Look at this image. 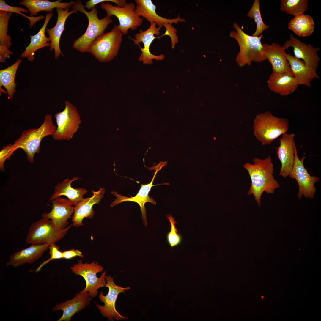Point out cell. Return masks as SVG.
I'll use <instances>...</instances> for the list:
<instances>
[{
  "label": "cell",
  "instance_id": "cell-21",
  "mask_svg": "<svg viewBox=\"0 0 321 321\" xmlns=\"http://www.w3.org/2000/svg\"><path fill=\"white\" fill-rule=\"evenodd\" d=\"M136 4L135 10L136 14L141 16L150 24L155 23L158 27L161 28L165 23L171 24L178 22H185V19L179 16L174 19L164 18L159 15L156 12V7L151 0H135Z\"/></svg>",
  "mask_w": 321,
  "mask_h": 321
},
{
  "label": "cell",
  "instance_id": "cell-24",
  "mask_svg": "<svg viewBox=\"0 0 321 321\" xmlns=\"http://www.w3.org/2000/svg\"><path fill=\"white\" fill-rule=\"evenodd\" d=\"M31 245L30 246L12 254L6 266L16 267L26 263H33L42 256L49 246L45 244Z\"/></svg>",
  "mask_w": 321,
  "mask_h": 321
},
{
  "label": "cell",
  "instance_id": "cell-32",
  "mask_svg": "<svg viewBox=\"0 0 321 321\" xmlns=\"http://www.w3.org/2000/svg\"><path fill=\"white\" fill-rule=\"evenodd\" d=\"M247 15L253 19L256 24V29L255 32L252 34V36H259L264 31L269 28V26L265 24L262 19L260 11L259 0L254 1L252 6Z\"/></svg>",
  "mask_w": 321,
  "mask_h": 321
},
{
  "label": "cell",
  "instance_id": "cell-31",
  "mask_svg": "<svg viewBox=\"0 0 321 321\" xmlns=\"http://www.w3.org/2000/svg\"><path fill=\"white\" fill-rule=\"evenodd\" d=\"M308 0H282L280 10L282 11L295 16L304 13L307 10Z\"/></svg>",
  "mask_w": 321,
  "mask_h": 321
},
{
  "label": "cell",
  "instance_id": "cell-13",
  "mask_svg": "<svg viewBox=\"0 0 321 321\" xmlns=\"http://www.w3.org/2000/svg\"><path fill=\"white\" fill-rule=\"evenodd\" d=\"M167 163L166 161H162L160 162L155 166L152 167L153 168L152 169H155L156 171L155 172L154 175L151 182L148 184L141 185L140 189L135 196L128 197L124 196H122L120 194H118L115 191H112L111 193L115 196L117 197V198L111 203L110 206L113 207L125 201H130L136 202L139 204L140 207V209L142 213L141 217L143 222L144 226H147V218L145 204L146 203L148 202H150L154 205H155L156 204V202L154 199L149 195V193L152 186L160 184H169L168 183H166L156 185H153V180L158 172L160 170L163 166L167 165Z\"/></svg>",
  "mask_w": 321,
  "mask_h": 321
},
{
  "label": "cell",
  "instance_id": "cell-11",
  "mask_svg": "<svg viewBox=\"0 0 321 321\" xmlns=\"http://www.w3.org/2000/svg\"><path fill=\"white\" fill-rule=\"evenodd\" d=\"M306 158L304 156L300 159L297 148H295L294 163L289 175L297 182L299 188L297 196L299 199L303 196L306 198H314L316 189L315 184L320 180L319 177L311 176L308 173L304 164V161Z\"/></svg>",
  "mask_w": 321,
  "mask_h": 321
},
{
  "label": "cell",
  "instance_id": "cell-9",
  "mask_svg": "<svg viewBox=\"0 0 321 321\" xmlns=\"http://www.w3.org/2000/svg\"><path fill=\"white\" fill-rule=\"evenodd\" d=\"M70 268L73 273L80 275L84 278L86 286L80 292H88L91 298L97 295L98 289L106 287V272H103L99 278L97 276V273L102 272L103 270V267L98 262L94 261L89 263H83L82 261L80 260Z\"/></svg>",
  "mask_w": 321,
  "mask_h": 321
},
{
  "label": "cell",
  "instance_id": "cell-40",
  "mask_svg": "<svg viewBox=\"0 0 321 321\" xmlns=\"http://www.w3.org/2000/svg\"><path fill=\"white\" fill-rule=\"evenodd\" d=\"M62 254L63 258L66 259H70L77 256L81 258L84 257L81 252L77 249H74L64 251L62 252Z\"/></svg>",
  "mask_w": 321,
  "mask_h": 321
},
{
  "label": "cell",
  "instance_id": "cell-4",
  "mask_svg": "<svg viewBox=\"0 0 321 321\" xmlns=\"http://www.w3.org/2000/svg\"><path fill=\"white\" fill-rule=\"evenodd\" d=\"M56 129L53 123L52 116L47 114L39 128L23 130L19 137L15 141L13 146L15 150L18 148L22 149L26 154L28 161L33 163L35 154L40 152V143L43 138L52 136Z\"/></svg>",
  "mask_w": 321,
  "mask_h": 321
},
{
  "label": "cell",
  "instance_id": "cell-26",
  "mask_svg": "<svg viewBox=\"0 0 321 321\" xmlns=\"http://www.w3.org/2000/svg\"><path fill=\"white\" fill-rule=\"evenodd\" d=\"M54 14L52 12H47L46 15L44 23L38 33L34 35H30V43L26 48L25 50L21 54L20 58H27L30 62H33L35 59V52L38 50L46 47H50L51 39L45 35L46 26Z\"/></svg>",
  "mask_w": 321,
  "mask_h": 321
},
{
  "label": "cell",
  "instance_id": "cell-10",
  "mask_svg": "<svg viewBox=\"0 0 321 321\" xmlns=\"http://www.w3.org/2000/svg\"><path fill=\"white\" fill-rule=\"evenodd\" d=\"M100 7L106 12L107 16L111 17L114 15L117 17L119 22L118 27L123 35L127 34L130 29H136L143 23L144 19L135 13L136 7L133 3H127L125 6L120 7L109 2H103Z\"/></svg>",
  "mask_w": 321,
  "mask_h": 321
},
{
  "label": "cell",
  "instance_id": "cell-3",
  "mask_svg": "<svg viewBox=\"0 0 321 321\" xmlns=\"http://www.w3.org/2000/svg\"><path fill=\"white\" fill-rule=\"evenodd\" d=\"M233 27L236 31H231L229 36L236 40L239 45L240 51L237 55L236 61L240 66L250 65L253 61L261 62L267 60L261 41L263 37L262 34L258 37L249 35L235 23Z\"/></svg>",
  "mask_w": 321,
  "mask_h": 321
},
{
  "label": "cell",
  "instance_id": "cell-36",
  "mask_svg": "<svg viewBox=\"0 0 321 321\" xmlns=\"http://www.w3.org/2000/svg\"><path fill=\"white\" fill-rule=\"evenodd\" d=\"M15 151L13 144H9L3 147L0 152V169L1 171L4 169V164L7 159H9Z\"/></svg>",
  "mask_w": 321,
  "mask_h": 321
},
{
  "label": "cell",
  "instance_id": "cell-33",
  "mask_svg": "<svg viewBox=\"0 0 321 321\" xmlns=\"http://www.w3.org/2000/svg\"><path fill=\"white\" fill-rule=\"evenodd\" d=\"M12 13L0 11V45L10 47L12 38L7 34L9 20Z\"/></svg>",
  "mask_w": 321,
  "mask_h": 321
},
{
  "label": "cell",
  "instance_id": "cell-28",
  "mask_svg": "<svg viewBox=\"0 0 321 321\" xmlns=\"http://www.w3.org/2000/svg\"><path fill=\"white\" fill-rule=\"evenodd\" d=\"M22 61L18 58L12 65L0 70V95L2 93L8 95V99L13 98L16 92V84L15 79L18 68Z\"/></svg>",
  "mask_w": 321,
  "mask_h": 321
},
{
  "label": "cell",
  "instance_id": "cell-41",
  "mask_svg": "<svg viewBox=\"0 0 321 321\" xmlns=\"http://www.w3.org/2000/svg\"><path fill=\"white\" fill-rule=\"evenodd\" d=\"M13 53L5 45H0V62H5L6 58L9 59L10 55H13Z\"/></svg>",
  "mask_w": 321,
  "mask_h": 321
},
{
  "label": "cell",
  "instance_id": "cell-34",
  "mask_svg": "<svg viewBox=\"0 0 321 321\" xmlns=\"http://www.w3.org/2000/svg\"><path fill=\"white\" fill-rule=\"evenodd\" d=\"M167 218L170 222L171 230L168 233L167 238L168 242L171 247H175L179 245L182 241V237L175 226L176 222L173 217L171 215H167Z\"/></svg>",
  "mask_w": 321,
  "mask_h": 321
},
{
  "label": "cell",
  "instance_id": "cell-16",
  "mask_svg": "<svg viewBox=\"0 0 321 321\" xmlns=\"http://www.w3.org/2000/svg\"><path fill=\"white\" fill-rule=\"evenodd\" d=\"M52 209L48 213H43V218L51 220L55 226L60 229L66 227L67 220L74 213V207L68 199L60 197L51 201Z\"/></svg>",
  "mask_w": 321,
  "mask_h": 321
},
{
  "label": "cell",
  "instance_id": "cell-30",
  "mask_svg": "<svg viewBox=\"0 0 321 321\" xmlns=\"http://www.w3.org/2000/svg\"><path fill=\"white\" fill-rule=\"evenodd\" d=\"M288 28L299 37H308L313 33L315 24L311 16L303 13L292 18L288 23Z\"/></svg>",
  "mask_w": 321,
  "mask_h": 321
},
{
  "label": "cell",
  "instance_id": "cell-18",
  "mask_svg": "<svg viewBox=\"0 0 321 321\" xmlns=\"http://www.w3.org/2000/svg\"><path fill=\"white\" fill-rule=\"evenodd\" d=\"M283 46L286 50L290 47H293L295 57L303 60L308 66L317 69L320 60L317 54L320 48H314L311 44L303 43L292 34Z\"/></svg>",
  "mask_w": 321,
  "mask_h": 321
},
{
  "label": "cell",
  "instance_id": "cell-35",
  "mask_svg": "<svg viewBox=\"0 0 321 321\" xmlns=\"http://www.w3.org/2000/svg\"><path fill=\"white\" fill-rule=\"evenodd\" d=\"M48 249L49 250V253L51 255L50 257L48 259L43 261L40 264L35 270L36 273L40 271L44 266L48 263L50 261L54 259L63 258L62 252L60 251L59 247L55 244L50 246Z\"/></svg>",
  "mask_w": 321,
  "mask_h": 321
},
{
  "label": "cell",
  "instance_id": "cell-15",
  "mask_svg": "<svg viewBox=\"0 0 321 321\" xmlns=\"http://www.w3.org/2000/svg\"><path fill=\"white\" fill-rule=\"evenodd\" d=\"M295 136L294 133L284 134L279 139V145L276 149L277 156L281 164L279 175L284 178L289 175L294 163L296 148L294 140Z\"/></svg>",
  "mask_w": 321,
  "mask_h": 321
},
{
  "label": "cell",
  "instance_id": "cell-1",
  "mask_svg": "<svg viewBox=\"0 0 321 321\" xmlns=\"http://www.w3.org/2000/svg\"><path fill=\"white\" fill-rule=\"evenodd\" d=\"M254 164L246 163L243 166L248 173L251 184L248 192V195L253 194L255 201L261 207V198L264 192L268 194L273 193L280 185L273 175L274 168L271 157L268 156L264 159L255 158Z\"/></svg>",
  "mask_w": 321,
  "mask_h": 321
},
{
  "label": "cell",
  "instance_id": "cell-8",
  "mask_svg": "<svg viewBox=\"0 0 321 321\" xmlns=\"http://www.w3.org/2000/svg\"><path fill=\"white\" fill-rule=\"evenodd\" d=\"M64 110L54 115L57 127L51 136L55 140H70L78 130L82 122L76 106L67 100L64 101Z\"/></svg>",
  "mask_w": 321,
  "mask_h": 321
},
{
  "label": "cell",
  "instance_id": "cell-42",
  "mask_svg": "<svg viewBox=\"0 0 321 321\" xmlns=\"http://www.w3.org/2000/svg\"><path fill=\"white\" fill-rule=\"evenodd\" d=\"M262 298H263V297H262Z\"/></svg>",
  "mask_w": 321,
  "mask_h": 321
},
{
  "label": "cell",
  "instance_id": "cell-25",
  "mask_svg": "<svg viewBox=\"0 0 321 321\" xmlns=\"http://www.w3.org/2000/svg\"><path fill=\"white\" fill-rule=\"evenodd\" d=\"M88 292L82 293L80 292L71 300L57 304L53 308V311H63L62 317L57 321H70L75 313L89 304L92 300Z\"/></svg>",
  "mask_w": 321,
  "mask_h": 321
},
{
  "label": "cell",
  "instance_id": "cell-27",
  "mask_svg": "<svg viewBox=\"0 0 321 321\" xmlns=\"http://www.w3.org/2000/svg\"><path fill=\"white\" fill-rule=\"evenodd\" d=\"M79 179L78 177H75L72 179L67 178L62 182L58 183L55 187L54 193L49 200L51 201L62 196H65L75 206L84 198L83 196L88 192L87 190L85 188H75L71 187V183Z\"/></svg>",
  "mask_w": 321,
  "mask_h": 321
},
{
  "label": "cell",
  "instance_id": "cell-2",
  "mask_svg": "<svg viewBox=\"0 0 321 321\" xmlns=\"http://www.w3.org/2000/svg\"><path fill=\"white\" fill-rule=\"evenodd\" d=\"M73 10L83 13L87 16L88 24L85 33L73 42L72 48L81 53H87L91 43L98 36L104 33L106 29L112 20L107 15L101 19L98 18L97 8L94 7L87 11L81 0L74 1Z\"/></svg>",
  "mask_w": 321,
  "mask_h": 321
},
{
  "label": "cell",
  "instance_id": "cell-14",
  "mask_svg": "<svg viewBox=\"0 0 321 321\" xmlns=\"http://www.w3.org/2000/svg\"><path fill=\"white\" fill-rule=\"evenodd\" d=\"M155 23L150 24L149 27L145 31L141 29L139 33L134 36L135 38L132 39L135 45H138L140 48L141 53L139 60L143 62L144 64H151L153 63L152 59L157 61L162 60L164 58L163 54L155 55L150 52V48L153 40L157 37L155 35H159L160 33L161 28L157 27Z\"/></svg>",
  "mask_w": 321,
  "mask_h": 321
},
{
  "label": "cell",
  "instance_id": "cell-23",
  "mask_svg": "<svg viewBox=\"0 0 321 321\" xmlns=\"http://www.w3.org/2000/svg\"><path fill=\"white\" fill-rule=\"evenodd\" d=\"M286 58L291 71L299 85L311 86V82L315 78H319L317 69L308 66L302 60L290 54H287Z\"/></svg>",
  "mask_w": 321,
  "mask_h": 321
},
{
  "label": "cell",
  "instance_id": "cell-29",
  "mask_svg": "<svg viewBox=\"0 0 321 321\" xmlns=\"http://www.w3.org/2000/svg\"><path fill=\"white\" fill-rule=\"evenodd\" d=\"M58 0L51 1L47 0H23L20 1V5L25 6L29 11L30 17H34L40 11L53 12L55 8H61L64 9L72 7L74 1L69 2H62Z\"/></svg>",
  "mask_w": 321,
  "mask_h": 321
},
{
  "label": "cell",
  "instance_id": "cell-5",
  "mask_svg": "<svg viewBox=\"0 0 321 321\" xmlns=\"http://www.w3.org/2000/svg\"><path fill=\"white\" fill-rule=\"evenodd\" d=\"M289 125L287 119L276 116L268 111L256 115L253 125L254 135L262 145H270L287 133Z\"/></svg>",
  "mask_w": 321,
  "mask_h": 321
},
{
  "label": "cell",
  "instance_id": "cell-6",
  "mask_svg": "<svg viewBox=\"0 0 321 321\" xmlns=\"http://www.w3.org/2000/svg\"><path fill=\"white\" fill-rule=\"evenodd\" d=\"M123 35L118 25H115L110 31L97 37L90 45L87 52L100 62H110L118 54Z\"/></svg>",
  "mask_w": 321,
  "mask_h": 321
},
{
  "label": "cell",
  "instance_id": "cell-7",
  "mask_svg": "<svg viewBox=\"0 0 321 321\" xmlns=\"http://www.w3.org/2000/svg\"><path fill=\"white\" fill-rule=\"evenodd\" d=\"M71 225L63 229L56 227L50 219L42 217L30 225L26 238L30 244H47L49 246L60 240L66 235Z\"/></svg>",
  "mask_w": 321,
  "mask_h": 321
},
{
  "label": "cell",
  "instance_id": "cell-38",
  "mask_svg": "<svg viewBox=\"0 0 321 321\" xmlns=\"http://www.w3.org/2000/svg\"><path fill=\"white\" fill-rule=\"evenodd\" d=\"M163 26L166 28V32L160 36L159 38L165 35L169 36L171 40V47L172 48H174L176 44L178 41V37L176 34L177 30L171 24L165 23Z\"/></svg>",
  "mask_w": 321,
  "mask_h": 321
},
{
  "label": "cell",
  "instance_id": "cell-19",
  "mask_svg": "<svg viewBox=\"0 0 321 321\" xmlns=\"http://www.w3.org/2000/svg\"><path fill=\"white\" fill-rule=\"evenodd\" d=\"M264 55L271 64L273 72L276 73L291 72L286 58V49L278 44H263Z\"/></svg>",
  "mask_w": 321,
  "mask_h": 321
},
{
  "label": "cell",
  "instance_id": "cell-17",
  "mask_svg": "<svg viewBox=\"0 0 321 321\" xmlns=\"http://www.w3.org/2000/svg\"><path fill=\"white\" fill-rule=\"evenodd\" d=\"M92 191L93 195L91 197L84 198L75 205L72 220L73 226L78 227L83 226V220L85 218H93L95 213L93 206L95 204L100 203L104 196L105 189L104 188H100L97 191L92 190Z\"/></svg>",
  "mask_w": 321,
  "mask_h": 321
},
{
  "label": "cell",
  "instance_id": "cell-22",
  "mask_svg": "<svg viewBox=\"0 0 321 321\" xmlns=\"http://www.w3.org/2000/svg\"><path fill=\"white\" fill-rule=\"evenodd\" d=\"M56 10L58 15L56 23L53 27L51 29L47 28L45 31L48 33L51 39L50 51L54 50V58L57 59L61 55L64 57L61 50L59 43L62 34L65 29L66 20L71 15L76 13L77 12L74 10L69 11V8L64 9L57 8Z\"/></svg>",
  "mask_w": 321,
  "mask_h": 321
},
{
  "label": "cell",
  "instance_id": "cell-20",
  "mask_svg": "<svg viewBox=\"0 0 321 321\" xmlns=\"http://www.w3.org/2000/svg\"><path fill=\"white\" fill-rule=\"evenodd\" d=\"M268 86L272 91L282 96L293 93L299 85L291 72L276 73H272L267 81Z\"/></svg>",
  "mask_w": 321,
  "mask_h": 321
},
{
  "label": "cell",
  "instance_id": "cell-39",
  "mask_svg": "<svg viewBox=\"0 0 321 321\" xmlns=\"http://www.w3.org/2000/svg\"><path fill=\"white\" fill-rule=\"evenodd\" d=\"M0 11L19 14L20 12L28 13V10L23 7H14L7 4L4 0H0Z\"/></svg>",
  "mask_w": 321,
  "mask_h": 321
},
{
  "label": "cell",
  "instance_id": "cell-37",
  "mask_svg": "<svg viewBox=\"0 0 321 321\" xmlns=\"http://www.w3.org/2000/svg\"><path fill=\"white\" fill-rule=\"evenodd\" d=\"M105 2H111L116 4L117 6L122 7L127 4L125 0H90L86 2L85 8L92 9L97 4Z\"/></svg>",
  "mask_w": 321,
  "mask_h": 321
},
{
  "label": "cell",
  "instance_id": "cell-12",
  "mask_svg": "<svg viewBox=\"0 0 321 321\" xmlns=\"http://www.w3.org/2000/svg\"><path fill=\"white\" fill-rule=\"evenodd\" d=\"M106 287L108 288V292L106 295H104L102 292L99 296L100 300L104 303L103 306L96 304L100 313L103 316L107 317L109 321H113L115 320H126L127 316L121 315L117 311L115 307V303L118 295L121 293H125V291L130 289L129 287L123 288L116 284L113 278L110 276L106 277Z\"/></svg>",
  "mask_w": 321,
  "mask_h": 321
}]
</instances>
